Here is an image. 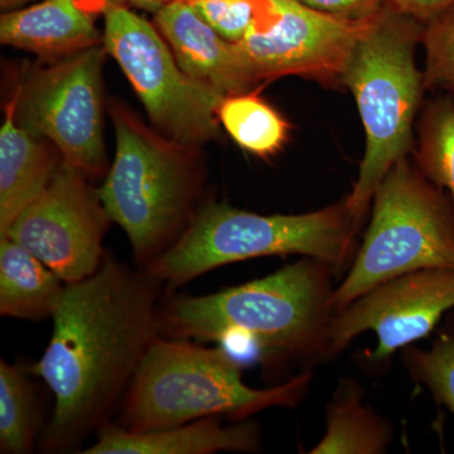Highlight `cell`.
I'll list each match as a JSON object with an SVG mask.
<instances>
[{"label":"cell","mask_w":454,"mask_h":454,"mask_svg":"<svg viewBox=\"0 0 454 454\" xmlns=\"http://www.w3.org/2000/svg\"><path fill=\"white\" fill-rule=\"evenodd\" d=\"M162 288L142 269L133 270L106 254L92 276L66 284L49 346L29 369L55 396L42 450H79L110 423L160 336Z\"/></svg>","instance_id":"6da1fadb"},{"label":"cell","mask_w":454,"mask_h":454,"mask_svg":"<svg viewBox=\"0 0 454 454\" xmlns=\"http://www.w3.org/2000/svg\"><path fill=\"white\" fill-rule=\"evenodd\" d=\"M336 270L304 256L262 279L206 295H176L158 307L160 336L227 345L243 339L265 365L328 357Z\"/></svg>","instance_id":"7a4b0ae2"},{"label":"cell","mask_w":454,"mask_h":454,"mask_svg":"<svg viewBox=\"0 0 454 454\" xmlns=\"http://www.w3.org/2000/svg\"><path fill=\"white\" fill-rule=\"evenodd\" d=\"M115 155L98 193L113 223L124 230L139 269L184 235L199 211L205 175L197 146L146 127L129 107L109 106Z\"/></svg>","instance_id":"3957f363"},{"label":"cell","mask_w":454,"mask_h":454,"mask_svg":"<svg viewBox=\"0 0 454 454\" xmlns=\"http://www.w3.org/2000/svg\"><path fill=\"white\" fill-rule=\"evenodd\" d=\"M423 23L387 5L355 43L342 86L356 101L366 149L346 205L358 225L394 164L414 152L415 127L426 92L415 62Z\"/></svg>","instance_id":"277c9868"},{"label":"cell","mask_w":454,"mask_h":454,"mask_svg":"<svg viewBox=\"0 0 454 454\" xmlns=\"http://www.w3.org/2000/svg\"><path fill=\"white\" fill-rule=\"evenodd\" d=\"M310 380L312 375L303 372L271 389H254L227 349L158 336L122 400L118 424L146 432L220 415L244 422L274 406L294 408L309 393Z\"/></svg>","instance_id":"5b68a950"},{"label":"cell","mask_w":454,"mask_h":454,"mask_svg":"<svg viewBox=\"0 0 454 454\" xmlns=\"http://www.w3.org/2000/svg\"><path fill=\"white\" fill-rule=\"evenodd\" d=\"M358 227L345 199L301 215H260L205 202L184 235L143 271L169 291L223 265L269 256H309L339 274L355 258Z\"/></svg>","instance_id":"8992f818"},{"label":"cell","mask_w":454,"mask_h":454,"mask_svg":"<svg viewBox=\"0 0 454 454\" xmlns=\"http://www.w3.org/2000/svg\"><path fill=\"white\" fill-rule=\"evenodd\" d=\"M372 207V221L351 270L331 298L333 313L403 274L454 268L452 197L408 157L391 167Z\"/></svg>","instance_id":"52a82bcc"},{"label":"cell","mask_w":454,"mask_h":454,"mask_svg":"<svg viewBox=\"0 0 454 454\" xmlns=\"http://www.w3.org/2000/svg\"><path fill=\"white\" fill-rule=\"evenodd\" d=\"M103 43L121 65L154 129L182 145H205L220 136L223 95L188 76L157 27L121 4H107Z\"/></svg>","instance_id":"ba28073f"},{"label":"cell","mask_w":454,"mask_h":454,"mask_svg":"<svg viewBox=\"0 0 454 454\" xmlns=\"http://www.w3.org/2000/svg\"><path fill=\"white\" fill-rule=\"evenodd\" d=\"M104 43L44 59L18 85L8 104L20 128L50 140L65 162L88 177L106 172L103 138Z\"/></svg>","instance_id":"9c48e42d"},{"label":"cell","mask_w":454,"mask_h":454,"mask_svg":"<svg viewBox=\"0 0 454 454\" xmlns=\"http://www.w3.org/2000/svg\"><path fill=\"white\" fill-rule=\"evenodd\" d=\"M110 217L88 176L67 162L0 236L43 262L66 284L82 282L103 262Z\"/></svg>","instance_id":"30bf717a"},{"label":"cell","mask_w":454,"mask_h":454,"mask_svg":"<svg viewBox=\"0 0 454 454\" xmlns=\"http://www.w3.org/2000/svg\"><path fill=\"white\" fill-rule=\"evenodd\" d=\"M454 309V268H428L394 278L333 313L328 325V357L372 331L378 346L370 354L382 363L397 349L426 339L444 313Z\"/></svg>","instance_id":"8fae6325"},{"label":"cell","mask_w":454,"mask_h":454,"mask_svg":"<svg viewBox=\"0 0 454 454\" xmlns=\"http://www.w3.org/2000/svg\"><path fill=\"white\" fill-rule=\"evenodd\" d=\"M276 17L239 42L256 82L284 76L342 86L348 57L370 20L351 22L330 16L301 0H273ZM373 20V18H372Z\"/></svg>","instance_id":"7c38bea8"},{"label":"cell","mask_w":454,"mask_h":454,"mask_svg":"<svg viewBox=\"0 0 454 454\" xmlns=\"http://www.w3.org/2000/svg\"><path fill=\"white\" fill-rule=\"evenodd\" d=\"M155 27L168 42L182 70L226 95L258 88L239 43L227 41L184 0H169L155 11Z\"/></svg>","instance_id":"4fadbf2b"},{"label":"cell","mask_w":454,"mask_h":454,"mask_svg":"<svg viewBox=\"0 0 454 454\" xmlns=\"http://www.w3.org/2000/svg\"><path fill=\"white\" fill-rule=\"evenodd\" d=\"M260 432L255 423L240 422L225 427L217 417L146 432H133L118 423L98 430V442L83 454H211L256 452Z\"/></svg>","instance_id":"5bb4252c"},{"label":"cell","mask_w":454,"mask_h":454,"mask_svg":"<svg viewBox=\"0 0 454 454\" xmlns=\"http://www.w3.org/2000/svg\"><path fill=\"white\" fill-rule=\"evenodd\" d=\"M90 3L107 0H43L0 18V41L43 59H56L103 43Z\"/></svg>","instance_id":"9a60e30c"},{"label":"cell","mask_w":454,"mask_h":454,"mask_svg":"<svg viewBox=\"0 0 454 454\" xmlns=\"http://www.w3.org/2000/svg\"><path fill=\"white\" fill-rule=\"evenodd\" d=\"M64 155L50 140L20 128L11 106L0 130V235L46 190Z\"/></svg>","instance_id":"2e32d148"},{"label":"cell","mask_w":454,"mask_h":454,"mask_svg":"<svg viewBox=\"0 0 454 454\" xmlns=\"http://www.w3.org/2000/svg\"><path fill=\"white\" fill-rule=\"evenodd\" d=\"M65 286L32 253L0 236V315L27 321L52 318Z\"/></svg>","instance_id":"e0dca14e"},{"label":"cell","mask_w":454,"mask_h":454,"mask_svg":"<svg viewBox=\"0 0 454 454\" xmlns=\"http://www.w3.org/2000/svg\"><path fill=\"white\" fill-rule=\"evenodd\" d=\"M393 428L364 404L363 387L354 380L340 382L327 411V430L312 454H380L389 448Z\"/></svg>","instance_id":"ac0fdd59"},{"label":"cell","mask_w":454,"mask_h":454,"mask_svg":"<svg viewBox=\"0 0 454 454\" xmlns=\"http://www.w3.org/2000/svg\"><path fill=\"white\" fill-rule=\"evenodd\" d=\"M217 118L236 145L256 157L276 155L288 142L291 124L256 90L223 97Z\"/></svg>","instance_id":"d6986e66"},{"label":"cell","mask_w":454,"mask_h":454,"mask_svg":"<svg viewBox=\"0 0 454 454\" xmlns=\"http://www.w3.org/2000/svg\"><path fill=\"white\" fill-rule=\"evenodd\" d=\"M415 131V164L454 201V98L439 94L424 103Z\"/></svg>","instance_id":"ffe728a7"},{"label":"cell","mask_w":454,"mask_h":454,"mask_svg":"<svg viewBox=\"0 0 454 454\" xmlns=\"http://www.w3.org/2000/svg\"><path fill=\"white\" fill-rule=\"evenodd\" d=\"M38 422L32 382L22 370L0 360V452L31 453Z\"/></svg>","instance_id":"44dd1931"},{"label":"cell","mask_w":454,"mask_h":454,"mask_svg":"<svg viewBox=\"0 0 454 454\" xmlns=\"http://www.w3.org/2000/svg\"><path fill=\"white\" fill-rule=\"evenodd\" d=\"M403 358L411 378L426 385L439 404L454 414V318L439 331L432 348L408 346L403 348Z\"/></svg>","instance_id":"7402d4cb"},{"label":"cell","mask_w":454,"mask_h":454,"mask_svg":"<svg viewBox=\"0 0 454 454\" xmlns=\"http://www.w3.org/2000/svg\"><path fill=\"white\" fill-rule=\"evenodd\" d=\"M227 41L239 43L276 17L273 0H184Z\"/></svg>","instance_id":"603a6c76"},{"label":"cell","mask_w":454,"mask_h":454,"mask_svg":"<svg viewBox=\"0 0 454 454\" xmlns=\"http://www.w3.org/2000/svg\"><path fill=\"white\" fill-rule=\"evenodd\" d=\"M420 43L426 50V91L454 98V3L424 23Z\"/></svg>","instance_id":"cb8c5ba5"},{"label":"cell","mask_w":454,"mask_h":454,"mask_svg":"<svg viewBox=\"0 0 454 454\" xmlns=\"http://www.w3.org/2000/svg\"><path fill=\"white\" fill-rule=\"evenodd\" d=\"M330 16L351 22H366L379 16L390 0H301Z\"/></svg>","instance_id":"d4e9b609"},{"label":"cell","mask_w":454,"mask_h":454,"mask_svg":"<svg viewBox=\"0 0 454 454\" xmlns=\"http://www.w3.org/2000/svg\"><path fill=\"white\" fill-rule=\"evenodd\" d=\"M453 3L454 0H390L387 5L424 25Z\"/></svg>","instance_id":"484cf974"},{"label":"cell","mask_w":454,"mask_h":454,"mask_svg":"<svg viewBox=\"0 0 454 454\" xmlns=\"http://www.w3.org/2000/svg\"><path fill=\"white\" fill-rule=\"evenodd\" d=\"M134 2L138 3V4L145 5L146 8L154 9L155 12L160 7V5L164 4L166 2H169V0H134Z\"/></svg>","instance_id":"4316f807"},{"label":"cell","mask_w":454,"mask_h":454,"mask_svg":"<svg viewBox=\"0 0 454 454\" xmlns=\"http://www.w3.org/2000/svg\"><path fill=\"white\" fill-rule=\"evenodd\" d=\"M31 2V0H0V5L3 9H12L20 7L23 3Z\"/></svg>","instance_id":"83f0119b"}]
</instances>
